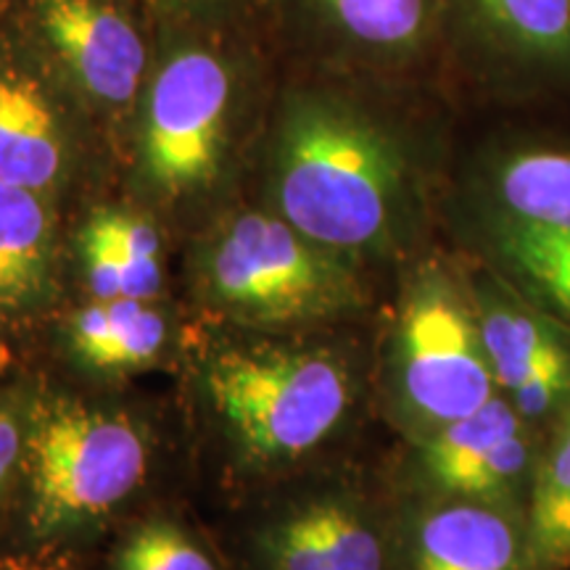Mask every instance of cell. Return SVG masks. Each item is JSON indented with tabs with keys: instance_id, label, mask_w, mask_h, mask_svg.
Masks as SVG:
<instances>
[{
	"instance_id": "6da1fadb",
	"label": "cell",
	"mask_w": 570,
	"mask_h": 570,
	"mask_svg": "<svg viewBox=\"0 0 570 570\" xmlns=\"http://www.w3.org/2000/svg\"><path fill=\"white\" fill-rule=\"evenodd\" d=\"M439 82L283 63L256 202L370 273L433 246L454 154Z\"/></svg>"
},
{
	"instance_id": "7a4b0ae2",
	"label": "cell",
	"mask_w": 570,
	"mask_h": 570,
	"mask_svg": "<svg viewBox=\"0 0 570 570\" xmlns=\"http://www.w3.org/2000/svg\"><path fill=\"white\" fill-rule=\"evenodd\" d=\"M283 59L267 21L156 19V56L117 173L122 196L194 235L240 202Z\"/></svg>"
},
{
	"instance_id": "3957f363",
	"label": "cell",
	"mask_w": 570,
	"mask_h": 570,
	"mask_svg": "<svg viewBox=\"0 0 570 570\" xmlns=\"http://www.w3.org/2000/svg\"><path fill=\"white\" fill-rule=\"evenodd\" d=\"M209 439L240 479H281L336 449L373 399V354L333 331L225 327L194 360Z\"/></svg>"
},
{
	"instance_id": "277c9868",
	"label": "cell",
	"mask_w": 570,
	"mask_h": 570,
	"mask_svg": "<svg viewBox=\"0 0 570 570\" xmlns=\"http://www.w3.org/2000/svg\"><path fill=\"white\" fill-rule=\"evenodd\" d=\"M441 227L570 331V140L504 130L454 156Z\"/></svg>"
},
{
	"instance_id": "5b68a950",
	"label": "cell",
	"mask_w": 570,
	"mask_h": 570,
	"mask_svg": "<svg viewBox=\"0 0 570 570\" xmlns=\"http://www.w3.org/2000/svg\"><path fill=\"white\" fill-rule=\"evenodd\" d=\"M185 281L214 323L248 333H315L375 304L373 273L259 202H235L188 235Z\"/></svg>"
},
{
	"instance_id": "8992f818",
	"label": "cell",
	"mask_w": 570,
	"mask_h": 570,
	"mask_svg": "<svg viewBox=\"0 0 570 570\" xmlns=\"http://www.w3.org/2000/svg\"><path fill=\"white\" fill-rule=\"evenodd\" d=\"M151 460L154 433L138 412L40 383L0 550L82 554L142 489Z\"/></svg>"
},
{
	"instance_id": "52a82bcc",
	"label": "cell",
	"mask_w": 570,
	"mask_h": 570,
	"mask_svg": "<svg viewBox=\"0 0 570 570\" xmlns=\"http://www.w3.org/2000/svg\"><path fill=\"white\" fill-rule=\"evenodd\" d=\"M373 352V402L402 441L481 410L499 391L483 348L465 256L433 244L396 269Z\"/></svg>"
},
{
	"instance_id": "ba28073f",
	"label": "cell",
	"mask_w": 570,
	"mask_h": 570,
	"mask_svg": "<svg viewBox=\"0 0 570 570\" xmlns=\"http://www.w3.org/2000/svg\"><path fill=\"white\" fill-rule=\"evenodd\" d=\"M109 169L104 132L11 9L0 24V180L67 209Z\"/></svg>"
},
{
	"instance_id": "9c48e42d",
	"label": "cell",
	"mask_w": 570,
	"mask_h": 570,
	"mask_svg": "<svg viewBox=\"0 0 570 570\" xmlns=\"http://www.w3.org/2000/svg\"><path fill=\"white\" fill-rule=\"evenodd\" d=\"M283 63L444 82V0H265Z\"/></svg>"
},
{
	"instance_id": "30bf717a",
	"label": "cell",
	"mask_w": 570,
	"mask_h": 570,
	"mask_svg": "<svg viewBox=\"0 0 570 570\" xmlns=\"http://www.w3.org/2000/svg\"><path fill=\"white\" fill-rule=\"evenodd\" d=\"M13 9L119 164L154 67L156 19L138 0H13Z\"/></svg>"
},
{
	"instance_id": "8fae6325",
	"label": "cell",
	"mask_w": 570,
	"mask_h": 570,
	"mask_svg": "<svg viewBox=\"0 0 570 570\" xmlns=\"http://www.w3.org/2000/svg\"><path fill=\"white\" fill-rule=\"evenodd\" d=\"M444 82L499 104L570 101V0H444Z\"/></svg>"
},
{
	"instance_id": "7c38bea8",
	"label": "cell",
	"mask_w": 570,
	"mask_h": 570,
	"mask_svg": "<svg viewBox=\"0 0 570 570\" xmlns=\"http://www.w3.org/2000/svg\"><path fill=\"white\" fill-rule=\"evenodd\" d=\"M394 497L352 479L277 497L235 539L233 570H391Z\"/></svg>"
},
{
	"instance_id": "4fadbf2b",
	"label": "cell",
	"mask_w": 570,
	"mask_h": 570,
	"mask_svg": "<svg viewBox=\"0 0 570 570\" xmlns=\"http://www.w3.org/2000/svg\"><path fill=\"white\" fill-rule=\"evenodd\" d=\"M541 433L497 394L481 410L404 441L394 494L460 499L525 518Z\"/></svg>"
},
{
	"instance_id": "5bb4252c",
	"label": "cell",
	"mask_w": 570,
	"mask_h": 570,
	"mask_svg": "<svg viewBox=\"0 0 570 570\" xmlns=\"http://www.w3.org/2000/svg\"><path fill=\"white\" fill-rule=\"evenodd\" d=\"M391 570H533L525 518L460 499L394 494Z\"/></svg>"
},
{
	"instance_id": "9a60e30c",
	"label": "cell",
	"mask_w": 570,
	"mask_h": 570,
	"mask_svg": "<svg viewBox=\"0 0 570 570\" xmlns=\"http://www.w3.org/2000/svg\"><path fill=\"white\" fill-rule=\"evenodd\" d=\"M67 275L92 302H161L167 294V227L127 196L85 206L67 233Z\"/></svg>"
},
{
	"instance_id": "2e32d148",
	"label": "cell",
	"mask_w": 570,
	"mask_h": 570,
	"mask_svg": "<svg viewBox=\"0 0 570 570\" xmlns=\"http://www.w3.org/2000/svg\"><path fill=\"white\" fill-rule=\"evenodd\" d=\"M63 206L0 180V333L6 344L56 317L67 281Z\"/></svg>"
},
{
	"instance_id": "e0dca14e",
	"label": "cell",
	"mask_w": 570,
	"mask_h": 570,
	"mask_svg": "<svg viewBox=\"0 0 570 570\" xmlns=\"http://www.w3.org/2000/svg\"><path fill=\"white\" fill-rule=\"evenodd\" d=\"M56 354L92 383H122L161 367L177 344V320L167 302H92L56 317Z\"/></svg>"
},
{
	"instance_id": "ac0fdd59",
	"label": "cell",
	"mask_w": 570,
	"mask_h": 570,
	"mask_svg": "<svg viewBox=\"0 0 570 570\" xmlns=\"http://www.w3.org/2000/svg\"><path fill=\"white\" fill-rule=\"evenodd\" d=\"M460 254V252H458ZM483 348L499 394H510L531 375L570 365V331L479 262L468 259Z\"/></svg>"
},
{
	"instance_id": "d6986e66",
	"label": "cell",
	"mask_w": 570,
	"mask_h": 570,
	"mask_svg": "<svg viewBox=\"0 0 570 570\" xmlns=\"http://www.w3.org/2000/svg\"><path fill=\"white\" fill-rule=\"evenodd\" d=\"M525 529L533 570H570V402L541 439Z\"/></svg>"
},
{
	"instance_id": "ffe728a7",
	"label": "cell",
	"mask_w": 570,
	"mask_h": 570,
	"mask_svg": "<svg viewBox=\"0 0 570 570\" xmlns=\"http://www.w3.org/2000/svg\"><path fill=\"white\" fill-rule=\"evenodd\" d=\"M101 570H233V562L180 518L146 515L114 533Z\"/></svg>"
},
{
	"instance_id": "44dd1931",
	"label": "cell",
	"mask_w": 570,
	"mask_h": 570,
	"mask_svg": "<svg viewBox=\"0 0 570 570\" xmlns=\"http://www.w3.org/2000/svg\"><path fill=\"white\" fill-rule=\"evenodd\" d=\"M38 386L40 381L27 375L0 381V541L17 504Z\"/></svg>"
},
{
	"instance_id": "7402d4cb",
	"label": "cell",
	"mask_w": 570,
	"mask_h": 570,
	"mask_svg": "<svg viewBox=\"0 0 570 570\" xmlns=\"http://www.w3.org/2000/svg\"><path fill=\"white\" fill-rule=\"evenodd\" d=\"M159 21L188 24H235L265 21V0H138Z\"/></svg>"
},
{
	"instance_id": "603a6c76",
	"label": "cell",
	"mask_w": 570,
	"mask_h": 570,
	"mask_svg": "<svg viewBox=\"0 0 570 570\" xmlns=\"http://www.w3.org/2000/svg\"><path fill=\"white\" fill-rule=\"evenodd\" d=\"M0 570H85L82 554L75 552H13L0 550Z\"/></svg>"
},
{
	"instance_id": "cb8c5ba5",
	"label": "cell",
	"mask_w": 570,
	"mask_h": 570,
	"mask_svg": "<svg viewBox=\"0 0 570 570\" xmlns=\"http://www.w3.org/2000/svg\"><path fill=\"white\" fill-rule=\"evenodd\" d=\"M13 9V0H0V24H3L6 17H9Z\"/></svg>"
},
{
	"instance_id": "d4e9b609",
	"label": "cell",
	"mask_w": 570,
	"mask_h": 570,
	"mask_svg": "<svg viewBox=\"0 0 570 570\" xmlns=\"http://www.w3.org/2000/svg\"><path fill=\"white\" fill-rule=\"evenodd\" d=\"M6 346H9V344H6V338H3V333H0V354H3V348Z\"/></svg>"
}]
</instances>
